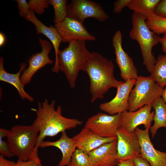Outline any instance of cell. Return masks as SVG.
Returning a JSON list of instances; mask_svg holds the SVG:
<instances>
[{
  "mask_svg": "<svg viewBox=\"0 0 166 166\" xmlns=\"http://www.w3.org/2000/svg\"><path fill=\"white\" fill-rule=\"evenodd\" d=\"M6 41V38L4 34L2 32L0 33V46H3Z\"/></svg>",
  "mask_w": 166,
  "mask_h": 166,
  "instance_id": "8d00e7d4",
  "label": "cell"
},
{
  "mask_svg": "<svg viewBox=\"0 0 166 166\" xmlns=\"http://www.w3.org/2000/svg\"><path fill=\"white\" fill-rule=\"evenodd\" d=\"M121 123V113L112 115L99 112L88 118L84 127L101 137L110 138L117 137Z\"/></svg>",
  "mask_w": 166,
  "mask_h": 166,
  "instance_id": "ba28073f",
  "label": "cell"
},
{
  "mask_svg": "<svg viewBox=\"0 0 166 166\" xmlns=\"http://www.w3.org/2000/svg\"><path fill=\"white\" fill-rule=\"evenodd\" d=\"M151 76L163 88L166 85V55H159Z\"/></svg>",
  "mask_w": 166,
  "mask_h": 166,
  "instance_id": "603a6c76",
  "label": "cell"
},
{
  "mask_svg": "<svg viewBox=\"0 0 166 166\" xmlns=\"http://www.w3.org/2000/svg\"><path fill=\"white\" fill-rule=\"evenodd\" d=\"M55 100L49 103L45 99L42 103L38 102V108L35 110L36 117L32 125L39 132L38 148L45 137L55 136L82 124V121L77 119L63 116L61 106L59 105L55 109Z\"/></svg>",
  "mask_w": 166,
  "mask_h": 166,
  "instance_id": "7a4b0ae2",
  "label": "cell"
},
{
  "mask_svg": "<svg viewBox=\"0 0 166 166\" xmlns=\"http://www.w3.org/2000/svg\"><path fill=\"white\" fill-rule=\"evenodd\" d=\"M73 138L77 148L87 154L104 144L117 139V137H101L85 127Z\"/></svg>",
  "mask_w": 166,
  "mask_h": 166,
  "instance_id": "e0dca14e",
  "label": "cell"
},
{
  "mask_svg": "<svg viewBox=\"0 0 166 166\" xmlns=\"http://www.w3.org/2000/svg\"><path fill=\"white\" fill-rule=\"evenodd\" d=\"M134 85L128 98V110L130 111H135L145 105L152 104L161 96L164 89L151 76H138Z\"/></svg>",
  "mask_w": 166,
  "mask_h": 166,
  "instance_id": "8992f818",
  "label": "cell"
},
{
  "mask_svg": "<svg viewBox=\"0 0 166 166\" xmlns=\"http://www.w3.org/2000/svg\"><path fill=\"white\" fill-rule=\"evenodd\" d=\"M149 128L142 130L137 127L135 130L140 144V156L152 166H166V152L154 148L149 136Z\"/></svg>",
  "mask_w": 166,
  "mask_h": 166,
  "instance_id": "5bb4252c",
  "label": "cell"
},
{
  "mask_svg": "<svg viewBox=\"0 0 166 166\" xmlns=\"http://www.w3.org/2000/svg\"><path fill=\"white\" fill-rule=\"evenodd\" d=\"M16 1L18 4L20 15L26 19L31 12L28 2L26 0H16Z\"/></svg>",
  "mask_w": 166,
  "mask_h": 166,
  "instance_id": "f1b7e54d",
  "label": "cell"
},
{
  "mask_svg": "<svg viewBox=\"0 0 166 166\" xmlns=\"http://www.w3.org/2000/svg\"><path fill=\"white\" fill-rule=\"evenodd\" d=\"M149 28L157 35L166 33V18L154 13L146 19Z\"/></svg>",
  "mask_w": 166,
  "mask_h": 166,
  "instance_id": "d4e9b609",
  "label": "cell"
},
{
  "mask_svg": "<svg viewBox=\"0 0 166 166\" xmlns=\"http://www.w3.org/2000/svg\"><path fill=\"white\" fill-rule=\"evenodd\" d=\"M39 132L32 125H15L9 130L7 137L14 156L24 161L35 160L41 163L38 155Z\"/></svg>",
  "mask_w": 166,
  "mask_h": 166,
  "instance_id": "277c9868",
  "label": "cell"
},
{
  "mask_svg": "<svg viewBox=\"0 0 166 166\" xmlns=\"http://www.w3.org/2000/svg\"><path fill=\"white\" fill-rule=\"evenodd\" d=\"M26 20L34 25L37 34H42L51 41L54 49L55 60L54 65H56L59 46L62 42L61 37L57 30L54 26H51L48 27L45 25L37 18L33 11H31Z\"/></svg>",
  "mask_w": 166,
  "mask_h": 166,
  "instance_id": "ffe728a7",
  "label": "cell"
},
{
  "mask_svg": "<svg viewBox=\"0 0 166 166\" xmlns=\"http://www.w3.org/2000/svg\"><path fill=\"white\" fill-rule=\"evenodd\" d=\"M28 3L29 10L38 14H43L49 5L48 0H30Z\"/></svg>",
  "mask_w": 166,
  "mask_h": 166,
  "instance_id": "4316f807",
  "label": "cell"
},
{
  "mask_svg": "<svg viewBox=\"0 0 166 166\" xmlns=\"http://www.w3.org/2000/svg\"><path fill=\"white\" fill-rule=\"evenodd\" d=\"M54 27L63 43L74 40L94 41L96 39L95 37L89 32L83 23L73 18L66 17L62 22L55 24Z\"/></svg>",
  "mask_w": 166,
  "mask_h": 166,
  "instance_id": "9c48e42d",
  "label": "cell"
},
{
  "mask_svg": "<svg viewBox=\"0 0 166 166\" xmlns=\"http://www.w3.org/2000/svg\"><path fill=\"white\" fill-rule=\"evenodd\" d=\"M90 53L87 49L85 41H71L67 47L59 51L57 63L52 71L55 73L59 71L63 72L70 87L74 88L79 72L82 70Z\"/></svg>",
  "mask_w": 166,
  "mask_h": 166,
  "instance_id": "3957f363",
  "label": "cell"
},
{
  "mask_svg": "<svg viewBox=\"0 0 166 166\" xmlns=\"http://www.w3.org/2000/svg\"><path fill=\"white\" fill-rule=\"evenodd\" d=\"M14 166H43L41 163L35 160L30 159L24 161L18 159Z\"/></svg>",
  "mask_w": 166,
  "mask_h": 166,
  "instance_id": "1f68e13d",
  "label": "cell"
},
{
  "mask_svg": "<svg viewBox=\"0 0 166 166\" xmlns=\"http://www.w3.org/2000/svg\"><path fill=\"white\" fill-rule=\"evenodd\" d=\"M117 140L104 144L88 154L92 166H115L118 161Z\"/></svg>",
  "mask_w": 166,
  "mask_h": 166,
  "instance_id": "2e32d148",
  "label": "cell"
},
{
  "mask_svg": "<svg viewBox=\"0 0 166 166\" xmlns=\"http://www.w3.org/2000/svg\"><path fill=\"white\" fill-rule=\"evenodd\" d=\"M160 43L161 44L163 51L166 54V33L161 37Z\"/></svg>",
  "mask_w": 166,
  "mask_h": 166,
  "instance_id": "d590c367",
  "label": "cell"
},
{
  "mask_svg": "<svg viewBox=\"0 0 166 166\" xmlns=\"http://www.w3.org/2000/svg\"><path fill=\"white\" fill-rule=\"evenodd\" d=\"M152 104L147 105L135 111H126L121 113V127L132 132L138 126L143 124L145 128H150L153 121L154 111L151 112Z\"/></svg>",
  "mask_w": 166,
  "mask_h": 166,
  "instance_id": "9a60e30c",
  "label": "cell"
},
{
  "mask_svg": "<svg viewBox=\"0 0 166 166\" xmlns=\"http://www.w3.org/2000/svg\"><path fill=\"white\" fill-rule=\"evenodd\" d=\"M3 138L0 137V155L9 158L14 156L12 152L8 141L3 140Z\"/></svg>",
  "mask_w": 166,
  "mask_h": 166,
  "instance_id": "83f0119b",
  "label": "cell"
},
{
  "mask_svg": "<svg viewBox=\"0 0 166 166\" xmlns=\"http://www.w3.org/2000/svg\"><path fill=\"white\" fill-rule=\"evenodd\" d=\"M122 35L120 30L117 31L112 39L113 45L116 56V62L120 72V75L125 81L136 79L137 70L132 58L124 50L122 46Z\"/></svg>",
  "mask_w": 166,
  "mask_h": 166,
  "instance_id": "30bf717a",
  "label": "cell"
},
{
  "mask_svg": "<svg viewBox=\"0 0 166 166\" xmlns=\"http://www.w3.org/2000/svg\"><path fill=\"white\" fill-rule=\"evenodd\" d=\"M50 146L58 148L61 152L62 158L57 166H68L77 148L73 139L69 137L65 132L61 133L60 138L57 140L55 141H43L39 145V147L42 148Z\"/></svg>",
  "mask_w": 166,
  "mask_h": 166,
  "instance_id": "ac0fdd59",
  "label": "cell"
},
{
  "mask_svg": "<svg viewBox=\"0 0 166 166\" xmlns=\"http://www.w3.org/2000/svg\"><path fill=\"white\" fill-rule=\"evenodd\" d=\"M136 79L128 80L117 88L115 96L110 101L99 106L100 110L109 115H115L128 110V98Z\"/></svg>",
  "mask_w": 166,
  "mask_h": 166,
  "instance_id": "4fadbf2b",
  "label": "cell"
},
{
  "mask_svg": "<svg viewBox=\"0 0 166 166\" xmlns=\"http://www.w3.org/2000/svg\"><path fill=\"white\" fill-rule=\"evenodd\" d=\"M133 160L134 166H152L147 160L140 156Z\"/></svg>",
  "mask_w": 166,
  "mask_h": 166,
  "instance_id": "d6a6232c",
  "label": "cell"
},
{
  "mask_svg": "<svg viewBox=\"0 0 166 166\" xmlns=\"http://www.w3.org/2000/svg\"><path fill=\"white\" fill-rule=\"evenodd\" d=\"M160 0H132L128 7L133 12L146 18L154 13L155 8Z\"/></svg>",
  "mask_w": 166,
  "mask_h": 166,
  "instance_id": "7402d4cb",
  "label": "cell"
},
{
  "mask_svg": "<svg viewBox=\"0 0 166 166\" xmlns=\"http://www.w3.org/2000/svg\"><path fill=\"white\" fill-rule=\"evenodd\" d=\"M39 41L42 48L41 52L33 54L29 58L28 67L23 71L20 77L22 84L24 87L31 82L32 77L38 70L53 62L49 57L52 48L51 43L41 38Z\"/></svg>",
  "mask_w": 166,
  "mask_h": 166,
  "instance_id": "7c38bea8",
  "label": "cell"
},
{
  "mask_svg": "<svg viewBox=\"0 0 166 166\" xmlns=\"http://www.w3.org/2000/svg\"><path fill=\"white\" fill-rule=\"evenodd\" d=\"M132 0H117L114 3L113 12L114 13H120L123 9L128 7Z\"/></svg>",
  "mask_w": 166,
  "mask_h": 166,
  "instance_id": "4dcf8cb0",
  "label": "cell"
},
{
  "mask_svg": "<svg viewBox=\"0 0 166 166\" xmlns=\"http://www.w3.org/2000/svg\"><path fill=\"white\" fill-rule=\"evenodd\" d=\"M4 59L2 57L0 58V80L9 83L14 86L17 89L20 97L23 100L26 99L33 101L34 99L26 93L24 87L22 85L20 77L21 74L26 68L27 63H21L19 71L16 73H10L4 69Z\"/></svg>",
  "mask_w": 166,
  "mask_h": 166,
  "instance_id": "d6986e66",
  "label": "cell"
},
{
  "mask_svg": "<svg viewBox=\"0 0 166 166\" xmlns=\"http://www.w3.org/2000/svg\"><path fill=\"white\" fill-rule=\"evenodd\" d=\"M114 68L112 61L98 52L91 53L82 70L86 72L89 77L91 103L103 98L110 88H117L123 83L115 77Z\"/></svg>",
  "mask_w": 166,
  "mask_h": 166,
  "instance_id": "6da1fadb",
  "label": "cell"
},
{
  "mask_svg": "<svg viewBox=\"0 0 166 166\" xmlns=\"http://www.w3.org/2000/svg\"><path fill=\"white\" fill-rule=\"evenodd\" d=\"M68 1L66 0H48L54 10L55 24L63 21L67 17Z\"/></svg>",
  "mask_w": 166,
  "mask_h": 166,
  "instance_id": "cb8c5ba5",
  "label": "cell"
},
{
  "mask_svg": "<svg viewBox=\"0 0 166 166\" xmlns=\"http://www.w3.org/2000/svg\"><path fill=\"white\" fill-rule=\"evenodd\" d=\"M154 13L158 16L166 18V0H160L155 8Z\"/></svg>",
  "mask_w": 166,
  "mask_h": 166,
  "instance_id": "f546056e",
  "label": "cell"
},
{
  "mask_svg": "<svg viewBox=\"0 0 166 166\" xmlns=\"http://www.w3.org/2000/svg\"><path fill=\"white\" fill-rule=\"evenodd\" d=\"M117 165V166H134L133 160L132 159L126 160H118Z\"/></svg>",
  "mask_w": 166,
  "mask_h": 166,
  "instance_id": "e575fe53",
  "label": "cell"
},
{
  "mask_svg": "<svg viewBox=\"0 0 166 166\" xmlns=\"http://www.w3.org/2000/svg\"><path fill=\"white\" fill-rule=\"evenodd\" d=\"M146 18L133 12L132 15V27L129 36L139 44L143 58V64L148 72L152 71L156 59L152 54V49L160 42L161 37L157 35L148 27Z\"/></svg>",
  "mask_w": 166,
  "mask_h": 166,
  "instance_id": "5b68a950",
  "label": "cell"
},
{
  "mask_svg": "<svg viewBox=\"0 0 166 166\" xmlns=\"http://www.w3.org/2000/svg\"><path fill=\"white\" fill-rule=\"evenodd\" d=\"M67 166H92V164L88 154L77 148Z\"/></svg>",
  "mask_w": 166,
  "mask_h": 166,
  "instance_id": "484cf974",
  "label": "cell"
},
{
  "mask_svg": "<svg viewBox=\"0 0 166 166\" xmlns=\"http://www.w3.org/2000/svg\"><path fill=\"white\" fill-rule=\"evenodd\" d=\"M116 136L118 160H133L140 156V144L135 131L128 132L121 127Z\"/></svg>",
  "mask_w": 166,
  "mask_h": 166,
  "instance_id": "8fae6325",
  "label": "cell"
},
{
  "mask_svg": "<svg viewBox=\"0 0 166 166\" xmlns=\"http://www.w3.org/2000/svg\"><path fill=\"white\" fill-rule=\"evenodd\" d=\"M161 97L166 104V85L163 90Z\"/></svg>",
  "mask_w": 166,
  "mask_h": 166,
  "instance_id": "74e56055",
  "label": "cell"
},
{
  "mask_svg": "<svg viewBox=\"0 0 166 166\" xmlns=\"http://www.w3.org/2000/svg\"><path fill=\"white\" fill-rule=\"evenodd\" d=\"M16 162L6 159L4 156L0 155V166H14Z\"/></svg>",
  "mask_w": 166,
  "mask_h": 166,
  "instance_id": "836d02e7",
  "label": "cell"
},
{
  "mask_svg": "<svg viewBox=\"0 0 166 166\" xmlns=\"http://www.w3.org/2000/svg\"><path fill=\"white\" fill-rule=\"evenodd\" d=\"M67 10V17L83 24L88 18H93L100 22L109 18L100 4L91 0H72L68 4Z\"/></svg>",
  "mask_w": 166,
  "mask_h": 166,
  "instance_id": "52a82bcc",
  "label": "cell"
},
{
  "mask_svg": "<svg viewBox=\"0 0 166 166\" xmlns=\"http://www.w3.org/2000/svg\"><path fill=\"white\" fill-rule=\"evenodd\" d=\"M152 105L155 110L154 124L150 127L149 131L153 138L159 128H166V104L160 97L152 103Z\"/></svg>",
  "mask_w": 166,
  "mask_h": 166,
  "instance_id": "44dd1931",
  "label": "cell"
}]
</instances>
